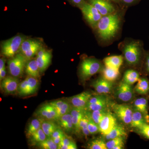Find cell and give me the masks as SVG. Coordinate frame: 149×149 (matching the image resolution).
<instances>
[{"mask_svg":"<svg viewBox=\"0 0 149 149\" xmlns=\"http://www.w3.org/2000/svg\"><path fill=\"white\" fill-rule=\"evenodd\" d=\"M120 23V17L117 13L102 16L96 27L99 36L105 41L111 40L118 31Z\"/></svg>","mask_w":149,"mask_h":149,"instance_id":"1","label":"cell"},{"mask_svg":"<svg viewBox=\"0 0 149 149\" xmlns=\"http://www.w3.org/2000/svg\"><path fill=\"white\" fill-rule=\"evenodd\" d=\"M143 48L139 41H130L125 44L123 47V53L126 62L131 65L139 64L143 55Z\"/></svg>","mask_w":149,"mask_h":149,"instance_id":"2","label":"cell"},{"mask_svg":"<svg viewBox=\"0 0 149 149\" xmlns=\"http://www.w3.org/2000/svg\"><path fill=\"white\" fill-rule=\"evenodd\" d=\"M103 70L101 63L98 60L93 58L83 60L80 67V75L81 79L85 80Z\"/></svg>","mask_w":149,"mask_h":149,"instance_id":"3","label":"cell"},{"mask_svg":"<svg viewBox=\"0 0 149 149\" xmlns=\"http://www.w3.org/2000/svg\"><path fill=\"white\" fill-rule=\"evenodd\" d=\"M27 37L19 35L4 41L2 44V54L8 58L13 57L19 52L22 42Z\"/></svg>","mask_w":149,"mask_h":149,"instance_id":"4","label":"cell"},{"mask_svg":"<svg viewBox=\"0 0 149 149\" xmlns=\"http://www.w3.org/2000/svg\"><path fill=\"white\" fill-rule=\"evenodd\" d=\"M28 60L21 53L17 54L10 58L8 62L10 74L13 77H21L23 74Z\"/></svg>","mask_w":149,"mask_h":149,"instance_id":"5","label":"cell"},{"mask_svg":"<svg viewBox=\"0 0 149 149\" xmlns=\"http://www.w3.org/2000/svg\"><path fill=\"white\" fill-rule=\"evenodd\" d=\"M79 8L81 9L84 18L93 28H95L102 17L99 11L90 3L85 2Z\"/></svg>","mask_w":149,"mask_h":149,"instance_id":"6","label":"cell"},{"mask_svg":"<svg viewBox=\"0 0 149 149\" xmlns=\"http://www.w3.org/2000/svg\"><path fill=\"white\" fill-rule=\"evenodd\" d=\"M115 115L123 124L130 125L132 120L133 110L128 105L111 103L110 104Z\"/></svg>","mask_w":149,"mask_h":149,"instance_id":"7","label":"cell"},{"mask_svg":"<svg viewBox=\"0 0 149 149\" xmlns=\"http://www.w3.org/2000/svg\"><path fill=\"white\" fill-rule=\"evenodd\" d=\"M42 47V44L41 41L27 38L22 42L19 52L29 60L37 55Z\"/></svg>","mask_w":149,"mask_h":149,"instance_id":"8","label":"cell"},{"mask_svg":"<svg viewBox=\"0 0 149 149\" xmlns=\"http://www.w3.org/2000/svg\"><path fill=\"white\" fill-rule=\"evenodd\" d=\"M40 82L38 78L28 76L19 83L18 92L21 96H28L34 94L37 92Z\"/></svg>","mask_w":149,"mask_h":149,"instance_id":"9","label":"cell"},{"mask_svg":"<svg viewBox=\"0 0 149 149\" xmlns=\"http://www.w3.org/2000/svg\"><path fill=\"white\" fill-rule=\"evenodd\" d=\"M117 124L116 116L111 112L108 111L99 123L100 133L103 136L107 135Z\"/></svg>","mask_w":149,"mask_h":149,"instance_id":"10","label":"cell"},{"mask_svg":"<svg viewBox=\"0 0 149 149\" xmlns=\"http://www.w3.org/2000/svg\"><path fill=\"white\" fill-rule=\"evenodd\" d=\"M134 91L131 85L122 81L116 88V95L121 101L127 102L133 99Z\"/></svg>","mask_w":149,"mask_h":149,"instance_id":"11","label":"cell"},{"mask_svg":"<svg viewBox=\"0 0 149 149\" xmlns=\"http://www.w3.org/2000/svg\"><path fill=\"white\" fill-rule=\"evenodd\" d=\"M52 54L50 51L42 47L37 54L36 60L40 73L44 72L50 64Z\"/></svg>","mask_w":149,"mask_h":149,"instance_id":"12","label":"cell"},{"mask_svg":"<svg viewBox=\"0 0 149 149\" xmlns=\"http://www.w3.org/2000/svg\"><path fill=\"white\" fill-rule=\"evenodd\" d=\"M89 3L94 6L103 16L115 12V8L109 0H89Z\"/></svg>","mask_w":149,"mask_h":149,"instance_id":"13","label":"cell"},{"mask_svg":"<svg viewBox=\"0 0 149 149\" xmlns=\"http://www.w3.org/2000/svg\"><path fill=\"white\" fill-rule=\"evenodd\" d=\"M93 96V94L89 91H84L70 98L69 102L73 107L85 109Z\"/></svg>","mask_w":149,"mask_h":149,"instance_id":"14","label":"cell"},{"mask_svg":"<svg viewBox=\"0 0 149 149\" xmlns=\"http://www.w3.org/2000/svg\"><path fill=\"white\" fill-rule=\"evenodd\" d=\"M37 115L45 120H58L60 118L55 109L50 103L43 105L37 111Z\"/></svg>","mask_w":149,"mask_h":149,"instance_id":"15","label":"cell"},{"mask_svg":"<svg viewBox=\"0 0 149 149\" xmlns=\"http://www.w3.org/2000/svg\"><path fill=\"white\" fill-rule=\"evenodd\" d=\"M92 86L98 94L101 95L109 94L113 87V83L106 80L103 77H100L94 81Z\"/></svg>","mask_w":149,"mask_h":149,"instance_id":"16","label":"cell"},{"mask_svg":"<svg viewBox=\"0 0 149 149\" xmlns=\"http://www.w3.org/2000/svg\"><path fill=\"white\" fill-rule=\"evenodd\" d=\"M17 77L13 76H7L2 80L1 88L6 94H15L18 92L19 80Z\"/></svg>","mask_w":149,"mask_h":149,"instance_id":"17","label":"cell"},{"mask_svg":"<svg viewBox=\"0 0 149 149\" xmlns=\"http://www.w3.org/2000/svg\"><path fill=\"white\" fill-rule=\"evenodd\" d=\"M86 111L85 109L72 107L70 113L72 116L74 131L77 134H79L81 132L80 128V121L85 115Z\"/></svg>","mask_w":149,"mask_h":149,"instance_id":"18","label":"cell"},{"mask_svg":"<svg viewBox=\"0 0 149 149\" xmlns=\"http://www.w3.org/2000/svg\"><path fill=\"white\" fill-rule=\"evenodd\" d=\"M50 104L55 109L60 117L70 113L72 106L69 102L63 100H58L51 102Z\"/></svg>","mask_w":149,"mask_h":149,"instance_id":"19","label":"cell"},{"mask_svg":"<svg viewBox=\"0 0 149 149\" xmlns=\"http://www.w3.org/2000/svg\"><path fill=\"white\" fill-rule=\"evenodd\" d=\"M111 104L108 97L104 96L102 98L99 100L95 103L87 105L85 110L87 111H93L95 110L108 109L109 106Z\"/></svg>","mask_w":149,"mask_h":149,"instance_id":"20","label":"cell"},{"mask_svg":"<svg viewBox=\"0 0 149 149\" xmlns=\"http://www.w3.org/2000/svg\"><path fill=\"white\" fill-rule=\"evenodd\" d=\"M144 123L149 124V118L147 117L141 112L134 110L132 120L130 124L131 128H136Z\"/></svg>","mask_w":149,"mask_h":149,"instance_id":"21","label":"cell"},{"mask_svg":"<svg viewBox=\"0 0 149 149\" xmlns=\"http://www.w3.org/2000/svg\"><path fill=\"white\" fill-rule=\"evenodd\" d=\"M134 110L141 112L149 118V105L148 97H141L136 99L133 104Z\"/></svg>","mask_w":149,"mask_h":149,"instance_id":"22","label":"cell"},{"mask_svg":"<svg viewBox=\"0 0 149 149\" xmlns=\"http://www.w3.org/2000/svg\"><path fill=\"white\" fill-rule=\"evenodd\" d=\"M123 62V57L121 56H113L104 59V63L105 67L119 70Z\"/></svg>","mask_w":149,"mask_h":149,"instance_id":"23","label":"cell"},{"mask_svg":"<svg viewBox=\"0 0 149 149\" xmlns=\"http://www.w3.org/2000/svg\"><path fill=\"white\" fill-rule=\"evenodd\" d=\"M25 72L28 76L39 78L40 76V70L36 58L30 59L27 61L25 67Z\"/></svg>","mask_w":149,"mask_h":149,"instance_id":"24","label":"cell"},{"mask_svg":"<svg viewBox=\"0 0 149 149\" xmlns=\"http://www.w3.org/2000/svg\"><path fill=\"white\" fill-rule=\"evenodd\" d=\"M139 95H147L149 93V80L146 77H140L134 89Z\"/></svg>","mask_w":149,"mask_h":149,"instance_id":"25","label":"cell"},{"mask_svg":"<svg viewBox=\"0 0 149 149\" xmlns=\"http://www.w3.org/2000/svg\"><path fill=\"white\" fill-rule=\"evenodd\" d=\"M58 121L60 125L67 133H70L74 131L72 116L70 113L61 116Z\"/></svg>","mask_w":149,"mask_h":149,"instance_id":"26","label":"cell"},{"mask_svg":"<svg viewBox=\"0 0 149 149\" xmlns=\"http://www.w3.org/2000/svg\"><path fill=\"white\" fill-rule=\"evenodd\" d=\"M127 136V133L125 128L122 125H118L117 124L114 128H113L111 131L107 135L104 136L106 140H111V139L118 138V137H121Z\"/></svg>","mask_w":149,"mask_h":149,"instance_id":"27","label":"cell"},{"mask_svg":"<svg viewBox=\"0 0 149 149\" xmlns=\"http://www.w3.org/2000/svg\"><path fill=\"white\" fill-rule=\"evenodd\" d=\"M140 74L134 70L129 69L126 70L123 77V81L130 85H133L138 82L140 79Z\"/></svg>","mask_w":149,"mask_h":149,"instance_id":"28","label":"cell"},{"mask_svg":"<svg viewBox=\"0 0 149 149\" xmlns=\"http://www.w3.org/2000/svg\"><path fill=\"white\" fill-rule=\"evenodd\" d=\"M103 75L104 79L113 83L116 81L120 75L119 70L113 69L105 67L102 70Z\"/></svg>","mask_w":149,"mask_h":149,"instance_id":"29","label":"cell"},{"mask_svg":"<svg viewBox=\"0 0 149 149\" xmlns=\"http://www.w3.org/2000/svg\"><path fill=\"white\" fill-rule=\"evenodd\" d=\"M45 119L39 117L31 120L28 125L27 130V136L28 138L42 127V123Z\"/></svg>","mask_w":149,"mask_h":149,"instance_id":"30","label":"cell"},{"mask_svg":"<svg viewBox=\"0 0 149 149\" xmlns=\"http://www.w3.org/2000/svg\"><path fill=\"white\" fill-rule=\"evenodd\" d=\"M41 128L48 138H51L54 131L58 127L53 120H44L42 123Z\"/></svg>","mask_w":149,"mask_h":149,"instance_id":"31","label":"cell"},{"mask_svg":"<svg viewBox=\"0 0 149 149\" xmlns=\"http://www.w3.org/2000/svg\"><path fill=\"white\" fill-rule=\"evenodd\" d=\"M47 138V136L41 128L32 134L29 139L32 145H36L45 141Z\"/></svg>","mask_w":149,"mask_h":149,"instance_id":"32","label":"cell"},{"mask_svg":"<svg viewBox=\"0 0 149 149\" xmlns=\"http://www.w3.org/2000/svg\"><path fill=\"white\" fill-rule=\"evenodd\" d=\"M77 145L71 138L66 135L58 145V149H77Z\"/></svg>","mask_w":149,"mask_h":149,"instance_id":"33","label":"cell"},{"mask_svg":"<svg viewBox=\"0 0 149 149\" xmlns=\"http://www.w3.org/2000/svg\"><path fill=\"white\" fill-rule=\"evenodd\" d=\"M108 109L95 110L93 111H88L89 115L93 121L99 125L101 120L102 119L104 116L108 111Z\"/></svg>","mask_w":149,"mask_h":149,"instance_id":"34","label":"cell"},{"mask_svg":"<svg viewBox=\"0 0 149 149\" xmlns=\"http://www.w3.org/2000/svg\"><path fill=\"white\" fill-rule=\"evenodd\" d=\"M88 148L90 149H107L106 143L101 138L91 141L88 144Z\"/></svg>","mask_w":149,"mask_h":149,"instance_id":"35","label":"cell"},{"mask_svg":"<svg viewBox=\"0 0 149 149\" xmlns=\"http://www.w3.org/2000/svg\"><path fill=\"white\" fill-rule=\"evenodd\" d=\"M88 121H89V116H88V112L86 111L85 115L80 120V131L82 132L85 137H87L91 135L88 128Z\"/></svg>","mask_w":149,"mask_h":149,"instance_id":"36","label":"cell"},{"mask_svg":"<svg viewBox=\"0 0 149 149\" xmlns=\"http://www.w3.org/2000/svg\"><path fill=\"white\" fill-rule=\"evenodd\" d=\"M37 145L40 148L43 149H58V145L56 144L51 138H47L45 140Z\"/></svg>","mask_w":149,"mask_h":149,"instance_id":"37","label":"cell"},{"mask_svg":"<svg viewBox=\"0 0 149 149\" xmlns=\"http://www.w3.org/2000/svg\"><path fill=\"white\" fill-rule=\"evenodd\" d=\"M136 133L145 139L149 140V124L144 123L138 128H135Z\"/></svg>","mask_w":149,"mask_h":149,"instance_id":"38","label":"cell"},{"mask_svg":"<svg viewBox=\"0 0 149 149\" xmlns=\"http://www.w3.org/2000/svg\"><path fill=\"white\" fill-rule=\"evenodd\" d=\"M126 137L121 136L115 139L108 140L106 143L107 148L113 149L114 147L120 144H125V139Z\"/></svg>","mask_w":149,"mask_h":149,"instance_id":"39","label":"cell"},{"mask_svg":"<svg viewBox=\"0 0 149 149\" xmlns=\"http://www.w3.org/2000/svg\"><path fill=\"white\" fill-rule=\"evenodd\" d=\"M65 135L63 131L61 128H58L54 131L51 138L56 144L58 145Z\"/></svg>","mask_w":149,"mask_h":149,"instance_id":"40","label":"cell"},{"mask_svg":"<svg viewBox=\"0 0 149 149\" xmlns=\"http://www.w3.org/2000/svg\"><path fill=\"white\" fill-rule=\"evenodd\" d=\"M88 116H89V121L88 123V128L91 135H95L100 132L99 125L96 123L90 117L89 113L88 111Z\"/></svg>","mask_w":149,"mask_h":149,"instance_id":"41","label":"cell"},{"mask_svg":"<svg viewBox=\"0 0 149 149\" xmlns=\"http://www.w3.org/2000/svg\"><path fill=\"white\" fill-rule=\"evenodd\" d=\"M68 1L72 3V4L79 8L85 2L84 0H68Z\"/></svg>","mask_w":149,"mask_h":149,"instance_id":"42","label":"cell"},{"mask_svg":"<svg viewBox=\"0 0 149 149\" xmlns=\"http://www.w3.org/2000/svg\"><path fill=\"white\" fill-rule=\"evenodd\" d=\"M145 67L146 70L148 73H149V52L146 54L145 60Z\"/></svg>","mask_w":149,"mask_h":149,"instance_id":"43","label":"cell"},{"mask_svg":"<svg viewBox=\"0 0 149 149\" xmlns=\"http://www.w3.org/2000/svg\"><path fill=\"white\" fill-rule=\"evenodd\" d=\"M6 74V71L5 67L2 70H0V80L1 81L5 77Z\"/></svg>","mask_w":149,"mask_h":149,"instance_id":"44","label":"cell"},{"mask_svg":"<svg viewBox=\"0 0 149 149\" xmlns=\"http://www.w3.org/2000/svg\"><path fill=\"white\" fill-rule=\"evenodd\" d=\"M5 59L3 58H1L0 59V70H2L5 67Z\"/></svg>","mask_w":149,"mask_h":149,"instance_id":"45","label":"cell"},{"mask_svg":"<svg viewBox=\"0 0 149 149\" xmlns=\"http://www.w3.org/2000/svg\"><path fill=\"white\" fill-rule=\"evenodd\" d=\"M123 3L126 5H130L135 3L136 0H120Z\"/></svg>","mask_w":149,"mask_h":149,"instance_id":"46","label":"cell"},{"mask_svg":"<svg viewBox=\"0 0 149 149\" xmlns=\"http://www.w3.org/2000/svg\"><path fill=\"white\" fill-rule=\"evenodd\" d=\"M124 144H120L119 145H117L116 146L114 147L113 149H122L124 148Z\"/></svg>","mask_w":149,"mask_h":149,"instance_id":"47","label":"cell"},{"mask_svg":"<svg viewBox=\"0 0 149 149\" xmlns=\"http://www.w3.org/2000/svg\"><path fill=\"white\" fill-rule=\"evenodd\" d=\"M109 1H110L115 2H118L120 0H109Z\"/></svg>","mask_w":149,"mask_h":149,"instance_id":"48","label":"cell"}]
</instances>
